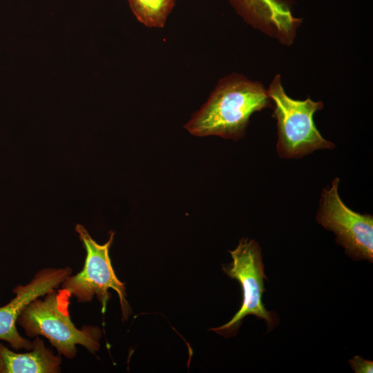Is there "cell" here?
Segmentation results:
<instances>
[{
  "instance_id": "ba28073f",
  "label": "cell",
  "mask_w": 373,
  "mask_h": 373,
  "mask_svg": "<svg viewBox=\"0 0 373 373\" xmlns=\"http://www.w3.org/2000/svg\"><path fill=\"white\" fill-rule=\"evenodd\" d=\"M236 13L254 28L285 46L294 43L302 20L284 0H229Z\"/></svg>"
},
{
  "instance_id": "3957f363",
  "label": "cell",
  "mask_w": 373,
  "mask_h": 373,
  "mask_svg": "<svg viewBox=\"0 0 373 373\" xmlns=\"http://www.w3.org/2000/svg\"><path fill=\"white\" fill-rule=\"evenodd\" d=\"M273 103V117L278 130L277 152L282 158H300L320 149H332L334 144L325 139L317 129L314 115L323 108L321 101L310 98L297 100L288 96L279 74L267 89Z\"/></svg>"
},
{
  "instance_id": "277c9868",
  "label": "cell",
  "mask_w": 373,
  "mask_h": 373,
  "mask_svg": "<svg viewBox=\"0 0 373 373\" xmlns=\"http://www.w3.org/2000/svg\"><path fill=\"white\" fill-rule=\"evenodd\" d=\"M75 231L86 253L84 265L81 271L65 278L61 289L69 296H75L79 303L90 302L95 296L104 312L111 298L108 290L112 289L119 296L122 319L126 321L132 310L126 300V287L117 278L109 256L115 232L111 231L108 240L102 245L91 237L82 224H77Z\"/></svg>"
},
{
  "instance_id": "9c48e42d",
  "label": "cell",
  "mask_w": 373,
  "mask_h": 373,
  "mask_svg": "<svg viewBox=\"0 0 373 373\" xmlns=\"http://www.w3.org/2000/svg\"><path fill=\"white\" fill-rule=\"evenodd\" d=\"M31 351L17 353L0 343V373H59L61 355H55L36 336Z\"/></svg>"
},
{
  "instance_id": "8fae6325",
  "label": "cell",
  "mask_w": 373,
  "mask_h": 373,
  "mask_svg": "<svg viewBox=\"0 0 373 373\" xmlns=\"http://www.w3.org/2000/svg\"><path fill=\"white\" fill-rule=\"evenodd\" d=\"M350 366L356 373L373 372V362L356 355L348 361Z\"/></svg>"
},
{
  "instance_id": "52a82bcc",
  "label": "cell",
  "mask_w": 373,
  "mask_h": 373,
  "mask_svg": "<svg viewBox=\"0 0 373 373\" xmlns=\"http://www.w3.org/2000/svg\"><path fill=\"white\" fill-rule=\"evenodd\" d=\"M71 274L72 269L68 267L46 268L37 272L26 285L15 287L12 289L15 296L0 307V340L8 342L16 350H31L32 342L21 336L17 329L19 316L32 301L60 287Z\"/></svg>"
},
{
  "instance_id": "7a4b0ae2",
  "label": "cell",
  "mask_w": 373,
  "mask_h": 373,
  "mask_svg": "<svg viewBox=\"0 0 373 373\" xmlns=\"http://www.w3.org/2000/svg\"><path fill=\"white\" fill-rule=\"evenodd\" d=\"M68 294L52 289L32 301L19 316L17 325L29 337L44 336L56 348L58 354L73 358L77 345L95 354L99 350L102 332L97 326L76 327L68 311Z\"/></svg>"
},
{
  "instance_id": "30bf717a",
  "label": "cell",
  "mask_w": 373,
  "mask_h": 373,
  "mask_svg": "<svg viewBox=\"0 0 373 373\" xmlns=\"http://www.w3.org/2000/svg\"><path fill=\"white\" fill-rule=\"evenodd\" d=\"M137 19L149 28H162L171 12L175 0H128Z\"/></svg>"
},
{
  "instance_id": "5b68a950",
  "label": "cell",
  "mask_w": 373,
  "mask_h": 373,
  "mask_svg": "<svg viewBox=\"0 0 373 373\" xmlns=\"http://www.w3.org/2000/svg\"><path fill=\"white\" fill-rule=\"evenodd\" d=\"M229 252L233 261L222 266V269L229 277L240 283L242 302L238 312L228 323L211 329L224 336H232L248 315L263 319L269 327H274L276 316L274 312L266 309L262 300L265 291L264 280L267 277L259 245L254 240L241 238L237 247Z\"/></svg>"
},
{
  "instance_id": "8992f818",
  "label": "cell",
  "mask_w": 373,
  "mask_h": 373,
  "mask_svg": "<svg viewBox=\"0 0 373 373\" xmlns=\"http://www.w3.org/2000/svg\"><path fill=\"white\" fill-rule=\"evenodd\" d=\"M339 178L321 193L317 222L334 233L336 242L354 260L373 261V216L361 214L347 207L338 192Z\"/></svg>"
},
{
  "instance_id": "6da1fadb",
  "label": "cell",
  "mask_w": 373,
  "mask_h": 373,
  "mask_svg": "<svg viewBox=\"0 0 373 373\" xmlns=\"http://www.w3.org/2000/svg\"><path fill=\"white\" fill-rule=\"evenodd\" d=\"M270 106L267 89L260 82L234 73L218 81L184 128L198 137L217 135L238 140L245 136L251 115Z\"/></svg>"
}]
</instances>
